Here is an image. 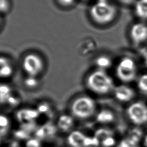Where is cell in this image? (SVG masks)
Returning <instances> with one entry per match:
<instances>
[{
	"label": "cell",
	"mask_w": 147,
	"mask_h": 147,
	"mask_svg": "<svg viewBox=\"0 0 147 147\" xmlns=\"http://www.w3.org/2000/svg\"><path fill=\"white\" fill-rule=\"evenodd\" d=\"M130 37L136 45H140L147 40V24L144 22H136L130 29Z\"/></svg>",
	"instance_id": "8"
},
{
	"label": "cell",
	"mask_w": 147,
	"mask_h": 147,
	"mask_svg": "<svg viewBox=\"0 0 147 147\" xmlns=\"http://www.w3.org/2000/svg\"><path fill=\"white\" fill-rule=\"evenodd\" d=\"M88 136L78 129L67 134L65 145L67 147H86Z\"/></svg>",
	"instance_id": "9"
},
{
	"label": "cell",
	"mask_w": 147,
	"mask_h": 147,
	"mask_svg": "<svg viewBox=\"0 0 147 147\" xmlns=\"http://www.w3.org/2000/svg\"><path fill=\"white\" fill-rule=\"evenodd\" d=\"M76 0H57L58 3L62 7H69L72 6L75 2Z\"/></svg>",
	"instance_id": "23"
},
{
	"label": "cell",
	"mask_w": 147,
	"mask_h": 147,
	"mask_svg": "<svg viewBox=\"0 0 147 147\" xmlns=\"http://www.w3.org/2000/svg\"><path fill=\"white\" fill-rule=\"evenodd\" d=\"M144 61H145V65H146V67H147V54L146 55V56H145V60H144Z\"/></svg>",
	"instance_id": "25"
},
{
	"label": "cell",
	"mask_w": 147,
	"mask_h": 147,
	"mask_svg": "<svg viewBox=\"0 0 147 147\" xmlns=\"http://www.w3.org/2000/svg\"><path fill=\"white\" fill-rule=\"evenodd\" d=\"M40 84V82L37 77L28 76L24 80L25 86L29 90L37 88Z\"/></svg>",
	"instance_id": "17"
},
{
	"label": "cell",
	"mask_w": 147,
	"mask_h": 147,
	"mask_svg": "<svg viewBox=\"0 0 147 147\" xmlns=\"http://www.w3.org/2000/svg\"><path fill=\"white\" fill-rule=\"evenodd\" d=\"M126 137L139 144L140 140L142 138V132L139 129H133L129 131Z\"/></svg>",
	"instance_id": "18"
},
{
	"label": "cell",
	"mask_w": 147,
	"mask_h": 147,
	"mask_svg": "<svg viewBox=\"0 0 147 147\" xmlns=\"http://www.w3.org/2000/svg\"><path fill=\"white\" fill-rule=\"evenodd\" d=\"M14 72L11 61L7 57L0 56V78L7 79L11 77Z\"/></svg>",
	"instance_id": "11"
},
{
	"label": "cell",
	"mask_w": 147,
	"mask_h": 147,
	"mask_svg": "<svg viewBox=\"0 0 147 147\" xmlns=\"http://www.w3.org/2000/svg\"><path fill=\"white\" fill-rule=\"evenodd\" d=\"M22 66L28 76L38 77L44 71L45 64L42 57L34 53H30L24 56Z\"/></svg>",
	"instance_id": "5"
},
{
	"label": "cell",
	"mask_w": 147,
	"mask_h": 147,
	"mask_svg": "<svg viewBox=\"0 0 147 147\" xmlns=\"http://www.w3.org/2000/svg\"><path fill=\"white\" fill-rule=\"evenodd\" d=\"M115 74L118 79L123 83L133 81L137 74V67L135 61L129 57H123L117 65Z\"/></svg>",
	"instance_id": "4"
},
{
	"label": "cell",
	"mask_w": 147,
	"mask_h": 147,
	"mask_svg": "<svg viewBox=\"0 0 147 147\" xmlns=\"http://www.w3.org/2000/svg\"><path fill=\"white\" fill-rule=\"evenodd\" d=\"M11 8L10 0H0V14H6Z\"/></svg>",
	"instance_id": "21"
},
{
	"label": "cell",
	"mask_w": 147,
	"mask_h": 147,
	"mask_svg": "<svg viewBox=\"0 0 147 147\" xmlns=\"http://www.w3.org/2000/svg\"><path fill=\"white\" fill-rule=\"evenodd\" d=\"M11 125L9 116L4 113H0V137L2 138L9 133Z\"/></svg>",
	"instance_id": "14"
},
{
	"label": "cell",
	"mask_w": 147,
	"mask_h": 147,
	"mask_svg": "<svg viewBox=\"0 0 147 147\" xmlns=\"http://www.w3.org/2000/svg\"><path fill=\"white\" fill-rule=\"evenodd\" d=\"M137 87L143 94H147V74L141 75L137 80Z\"/></svg>",
	"instance_id": "19"
},
{
	"label": "cell",
	"mask_w": 147,
	"mask_h": 147,
	"mask_svg": "<svg viewBox=\"0 0 147 147\" xmlns=\"http://www.w3.org/2000/svg\"><path fill=\"white\" fill-rule=\"evenodd\" d=\"M69 113L77 121H84L91 118L96 113L95 100L87 95H80L75 97L68 105Z\"/></svg>",
	"instance_id": "1"
},
{
	"label": "cell",
	"mask_w": 147,
	"mask_h": 147,
	"mask_svg": "<svg viewBox=\"0 0 147 147\" xmlns=\"http://www.w3.org/2000/svg\"><path fill=\"white\" fill-rule=\"evenodd\" d=\"M113 93L115 99L121 102H129L135 96V92L133 89L126 84L115 86Z\"/></svg>",
	"instance_id": "10"
},
{
	"label": "cell",
	"mask_w": 147,
	"mask_h": 147,
	"mask_svg": "<svg viewBox=\"0 0 147 147\" xmlns=\"http://www.w3.org/2000/svg\"><path fill=\"white\" fill-rule=\"evenodd\" d=\"M90 16L98 25H105L115 19L117 14V7L106 0H98L90 9Z\"/></svg>",
	"instance_id": "3"
},
{
	"label": "cell",
	"mask_w": 147,
	"mask_h": 147,
	"mask_svg": "<svg viewBox=\"0 0 147 147\" xmlns=\"http://www.w3.org/2000/svg\"><path fill=\"white\" fill-rule=\"evenodd\" d=\"M130 121L136 125L147 122V106L143 102L137 101L130 104L126 110Z\"/></svg>",
	"instance_id": "6"
},
{
	"label": "cell",
	"mask_w": 147,
	"mask_h": 147,
	"mask_svg": "<svg viewBox=\"0 0 147 147\" xmlns=\"http://www.w3.org/2000/svg\"><path fill=\"white\" fill-rule=\"evenodd\" d=\"M99 145L102 147H112L115 144V140L113 135L105 137L99 142Z\"/></svg>",
	"instance_id": "20"
},
{
	"label": "cell",
	"mask_w": 147,
	"mask_h": 147,
	"mask_svg": "<svg viewBox=\"0 0 147 147\" xmlns=\"http://www.w3.org/2000/svg\"><path fill=\"white\" fill-rule=\"evenodd\" d=\"M112 64L111 59L106 55H100L95 59V64L99 69L105 70L109 68Z\"/></svg>",
	"instance_id": "16"
},
{
	"label": "cell",
	"mask_w": 147,
	"mask_h": 147,
	"mask_svg": "<svg viewBox=\"0 0 147 147\" xmlns=\"http://www.w3.org/2000/svg\"><path fill=\"white\" fill-rule=\"evenodd\" d=\"M2 18H1V17L0 16V26H1V24H2Z\"/></svg>",
	"instance_id": "26"
},
{
	"label": "cell",
	"mask_w": 147,
	"mask_h": 147,
	"mask_svg": "<svg viewBox=\"0 0 147 147\" xmlns=\"http://www.w3.org/2000/svg\"><path fill=\"white\" fill-rule=\"evenodd\" d=\"M89 91L98 95H104L113 91L115 86L113 78L105 70L96 69L90 72L86 80Z\"/></svg>",
	"instance_id": "2"
},
{
	"label": "cell",
	"mask_w": 147,
	"mask_h": 147,
	"mask_svg": "<svg viewBox=\"0 0 147 147\" xmlns=\"http://www.w3.org/2000/svg\"><path fill=\"white\" fill-rule=\"evenodd\" d=\"M118 147H139L138 143H137L127 137L122 140L118 145Z\"/></svg>",
	"instance_id": "22"
},
{
	"label": "cell",
	"mask_w": 147,
	"mask_h": 147,
	"mask_svg": "<svg viewBox=\"0 0 147 147\" xmlns=\"http://www.w3.org/2000/svg\"><path fill=\"white\" fill-rule=\"evenodd\" d=\"M136 15L142 20H147V0H138L134 6Z\"/></svg>",
	"instance_id": "15"
},
{
	"label": "cell",
	"mask_w": 147,
	"mask_h": 147,
	"mask_svg": "<svg viewBox=\"0 0 147 147\" xmlns=\"http://www.w3.org/2000/svg\"><path fill=\"white\" fill-rule=\"evenodd\" d=\"M84 1H86V0H84Z\"/></svg>",
	"instance_id": "28"
},
{
	"label": "cell",
	"mask_w": 147,
	"mask_h": 147,
	"mask_svg": "<svg viewBox=\"0 0 147 147\" xmlns=\"http://www.w3.org/2000/svg\"><path fill=\"white\" fill-rule=\"evenodd\" d=\"M114 113L109 109H103L96 112L95 118L98 122L101 124H107L114 120Z\"/></svg>",
	"instance_id": "13"
},
{
	"label": "cell",
	"mask_w": 147,
	"mask_h": 147,
	"mask_svg": "<svg viewBox=\"0 0 147 147\" xmlns=\"http://www.w3.org/2000/svg\"><path fill=\"white\" fill-rule=\"evenodd\" d=\"M143 144L145 147H147V134L143 138Z\"/></svg>",
	"instance_id": "24"
},
{
	"label": "cell",
	"mask_w": 147,
	"mask_h": 147,
	"mask_svg": "<svg viewBox=\"0 0 147 147\" xmlns=\"http://www.w3.org/2000/svg\"><path fill=\"white\" fill-rule=\"evenodd\" d=\"M76 121L69 113L66 111L57 116L55 125L57 131L67 135L75 129Z\"/></svg>",
	"instance_id": "7"
},
{
	"label": "cell",
	"mask_w": 147,
	"mask_h": 147,
	"mask_svg": "<svg viewBox=\"0 0 147 147\" xmlns=\"http://www.w3.org/2000/svg\"><path fill=\"white\" fill-rule=\"evenodd\" d=\"M1 144H2V138L0 137V147L1 146Z\"/></svg>",
	"instance_id": "27"
},
{
	"label": "cell",
	"mask_w": 147,
	"mask_h": 147,
	"mask_svg": "<svg viewBox=\"0 0 147 147\" xmlns=\"http://www.w3.org/2000/svg\"><path fill=\"white\" fill-rule=\"evenodd\" d=\"M39 115H40L36 108H26L24 109H22L19 111V113L18 112L17 113L18 121L19 119V121L23 122V123L27 122H32L33 123L35 120L37 119V117Z\"/></svg>",
	"instance_id": "12"
}]
</instances>
